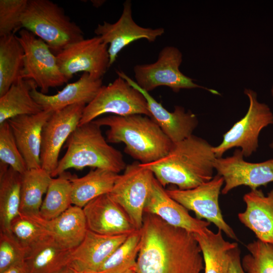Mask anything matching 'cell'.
<instances>
[{
  "instance_id": "obj_1",
  "label": "cell",
  "mask_w": 273,
  "mask_h": 273,
  "mask_svg": "<svg viewBox=\"0 0 273 273\" xmlns=\"http://www.w3.org/2000/svg\"><path fill=\"white\" fill-rule=\"evenodd\" d=\"M137 273H200L204 269L194 234L173 226L158 216L144 213Z\"/></svg>"
},
{
  "instance_id": "obj_2",
  "label": "cell",
  "mask_w": 273,
  "mask_h": 273,
  "mask_svg": "<svg viewBox=\"0 0 273 273\" xmlns=\"http://www.w3.org/2000/svg\"><path fill=\"white\" fill-rule=\"evenodd\" d=\"M213 148L205 139L192 134L173 143L161 159L141 165L150 170L164 188L172 184L180 190L191 189L213 178L216 158Z\"/></svg>"
},
{
  "instance_id": "obj_3",
  "label": "cell",
  "mask_w": 273,
  "mask_h": 273,
  "mask_svg": "<svg viewBox=\"0 0 273 273\" xmlns=\"http://www.w3.org/2000/svg\"><path fill=\"white\" fill-rule=\"evenodd\" d=\"M109 127L108 143L125 144V152L141 164H147L165 156L173 143L150 116L143 114L110 115L93 120Z\"/></svg>"
},
{
  "instance_id": "obj_4",
  "label": "cell",
  "mask_w": 273,
  "mask_h": 273,
  "mask_svg": "<svg viewBox=\"0 0 273 273\" xmlns=\"http://www.w3.org/2000/svg\"><path fill=\"white\" fill-rule=\"evenodd\" d=\"M101 127L94 121L78 125L66 142V152L52 177L70 168L79 170L91 167L117 173L124 170L127 165L122 154L108 144Z\"/></svg>"
},
{
  "instance_id": "obj_5",
  "label": "cell",
  "mask_w": 273,
  "mask_h": 273,
  "mask_svg": "<svg viewBox=\"0 0 273 273\" xmlns=\"http://www.w3.org/2000/svg\"><path fill=\"white\" fill-rule=\"evenodd\" d=\"M21 27L44 41L55 55L69 44L84 38L80 27L61 7L50 0H28Z\"/></svg>"
},
{
  "instance_id": "obj_6",
  "label": "cell",
  "mask_w": 273,
  "mask_h": 273,
  "mask_svg": "<svg viewBox=\"0 0 273 273\" xmlns=\"http://www.w3.org/2000/svg\"><path fill=\"white\" fill-rule=\"evenodd\" d=\"M249 107L244 116L236 122L223 135V139L213 150L216 158L233 148H240L244 157H249L259 147V136L261 130L273 124V113L269 107L257 100L256 92L245 88Z\"/></svg>"
},
{
  "instance_id": "obj_7",
  "label": "cell",
  "mask_w": 273,
  "mask_h": 273,
  "mask_svg": "<svg viewBox=\"0 0 273 273\" xmlns=\"http://www.w3.org/2000/svg\"><path fill=\"white\" fill-rule=\"evenodd\" d=\"M105 114H143L150 117L145 97L120 76L101 86L94 99L84 108L79 125L91 122Z\"/></svg>"
},
{
  "instance_id": "obj_8",
  "label": "cell",
  "mask_w": 273,
  "mask_h": 273,
  "mask_svg": "<svg viewBox=\"0 0 273 273\" xmlns=\"http://www.w3.org/2000/svg\"><path fill=\"white\" fill-rule=\"evenodd\" d=\"M183 54L174 46L164 47L154 63L134 66L135 82L142 89L149 93L157 87L165 86L177 93L182 89L203 88L215 95L217 91L196 84L194 79L179 70Z\"/></svg>"
},
{
  "instance_id": "obj_9",
  "label": "cell",
  "mask_w": 273,
  "mask_h": 273,
  "mask_svg": "<svg viewBox=\"0 0 273 273\" xmlns=\"http://www.w3.org/2000/svg\"><path fill=\"white\" fill-rule=\"evenodd\" d=\"M18 39L24 52L22 78L32 80L44 94L50 88L68 81L59 67L56 55L44 41L23 28L19 31Z\"/></svg>"
},
{
  "instance_id": "obj_10",
  "label": "cell",
  "mask_w": 273,
  "mask_h": 273,
  "mask_svg": "<svg viewBox=\"0 0 273 273\" xmlns=\"http://www.w3.org/2000/svg\"><path fill=\"white\" fill-rule=\"evenodd\" d=\"M155 176L139 161L127 165L109 194L124 210L136 230L143 224L144 208Z\"/></svg>"
},
{
  "instance_id": "obj_11",
  "label": "cell",
  "mask_w": 273,
  "mask_h": 273,
  "mask_svg": "<svg viewBox=\"0 0 273 273\" xmlns=\"http://www.w3.org/2000/svg\"><path fill=\"white\" fill-rule=\"evenodd\" d=\"M223 185V178L216 174L211 180L191 189L172 188L166 191L172 199L193 211L197 218L213 223L228 237L238 241L234 230L224 220L219 207V196Z\"/></svg>"
},
{
  "instance_id": "obj_12",
  "label": "cell",
  "mask_w": 273,
  "mask_h": 273,
  "mask_svg": "<svg viewBox=\"0 0 273 273\" xmlns=\"http://www.w3.org/2000/svg\"><path fill=\"white\" fill-rule=\"evenodd\" d=\"M56 56L59 67L68 80L81 72L102 79L109 68L108 45L99 36L70 44Z\"/></svg>"
},
{
  "instance_id": "obj_13",
  "label": "cell",
  "mask_w": 273,
  "mask_h": 273,
  "mask_svg": "<svg viewBox=\"0 0 273 273\" xmlns=\"http://www.w3.org/2000/svg\"><path fill=\"white\" fill-rule=\"evenodd\" d=\"M244 157L241 149H236L230 156L215 159L214 169L224 179L223 195L241 186L253 190L273 182V158L252 163L246 161Z\"/></svg>"
},
{
  "instance_id": "obj_14",
  "label": "cell",
  "mask_w": 273,
  "mask_h": 273,
  "mask_svg": "<svg viewBox=\"0 0 273 273\" xmlns=\"http://www.w3.org/2000/svg\"><path fill=\"white\" fill-rule=\"evenodd\" d=\"M86 106L83 104H75L55 111L43 127L41 167L51 176L58 166L61 149L78 126Z\"/></svg>"
},
{
  "instance_id": "obj_15",
  "label": "cell",
  "mask_w": 273,
  "mask_h": 273,
  "mask_svg": "<svg viewBox=\"0 0 273 273\" xmlns=\"http://www.w3.org/2000/svg\"><path fill=\"white\" fill-rule=\"evenodd\" d=\"M131 8V2L126 1L122 14L116 22L104 21L94 30L95 33L108 45L109 67L115 62L118 53L130 43L141 39L153 42L165 32L163 28L153 29L137 24L132 18Z\"/></svg>"
},
{
  "instance_id": "obj_16",
  "label": "cell",
  "mask_w": 273,
  "mask_h": 273,
  "mask_svg": "<svg viewBox=\"0 0 273 273\" xmlns=\"http://www.w3.org/2000/svg\"><path fill=\"white\" fill-rule=\"evenodd\" d=\"M118 76L125 79L145 97L151 117L165 134L173 143L180 142L193 134L198 125L196 115L191 111H186L183 107L176 106L174 111L166 110L149 93L142 89L135 81L121 70L116 71Z\"/></svg>"
},
{
  "instance_id": "obj_17",
  "label": "cell",
  "mask_w": 273,
  "mask_h": 273,
  "mask_svg": "<svg viewBox=\"0 0 273 273\" xmlns=\"http://www.w3.org/2000/svg\"><path fill=\"white\" fill-rule=\"evenodd\" d=\"M87 229L107 236L129 235L136 230L123 208L109 194L100 196L82 208Z\"/></svg>"
},
{
  "instance_id": "obj_18",
  "label": "cell",
  "mask_w": 273,
  "mask_h": 273,
  "mask_svg": "<svg viewBox=\"0 0 273 273\" xmlns=\"http://www.w3.org/2000/svg\"><path fill=\"white\" fill-rule=\"evenodd\" d=\"M144 213L155 214L168 224L193 234L204 233L211 223L192 216L187 209L169 196L156 178L146 202Z\"/></svg>"
},
{
  "instance_id": "obj_19",
  "label": "cell",
  "mask_w": 273,
  "mask_h": 273,
  "mask_svg": "<svg viewBox=\"0 0 273 273\" xmlns=\"http://www.w3.org/2000/svg\"><path fill=\"white\" fill-rule=\"evenodd\" d=\"M128 235L107 236L88 230L82 241L72 250L69 266L78 272H97Z\"/></svg>"
},
{
  "instance_id": "obj_20",
  "label": "cell",
  "mask_w": 273,
  "mask_h": 273,
  "mask_svg": "<svg viewBox=\"0 0 273 273\" xmlns=\"http://www.w3.org/2000/svg\"><path fill=\"white\" fill-rule=\"evenodd\" d=\"M53 112L43 110L22 115L8 121L27 169L41 168L40 151L43 127Z\"/></svg>"
},
{
  "instance_id": "obj_21",
  "label": "cell",
  "mask_w": 273,
  "mask_h": 273,
  "mask_svg": "<svg viewBox=\"0 0 273 273\" xmlns=\"http://www.w3.org/2000/svg\"><path fill=\"white\" fill-rule=\"evenodd\" d=\"M30 217L38 223L57 244L69 250L74 249L80 244L88 230L82 208L73 205L52 219H44L39 215Z\"/></svg>"
},
{
  "instance_id": "obj_22",
  "label": "cell",
  "mask_w": 273,
  "mask_h": 273,
  "mask_svg": "<svg viewBox=\"0 0 273 273\" xmlns=\"http://www.w3.org/2000/svg\"><path fill=\"white\" fill-rule=\"evenodd\" d=\"M102 85V79H96L87 73H83L78 80L68 84L56 94H44L35 87L31 95L43 110L54 112L75 104L87 105L94 99Z\"/></svg>"
},
{
  "instance_id": "obj_23",
  "label": "cell",
  "mask_w": 273,
  "mask_h": 273,
  "mask_svg": "<svg viewBox=\"0 0 273 273\" xmlns=\"http://www.w3.org/2000/svg\"><path fill=\"white\" fill-rule=\"evenodd\" d=\"M245 210L238 217L252 231L257 240L273 244V189L266 195L259 189L251 190L243 196Z\"/></svg>"
},
{
  "instance_id": "obj_24",
  "label": "cell",
  "mask_w": 273,
  "mask_h": 273,
  "mask_svg": "<svg viewBox=\"0 0 273 273\" xmlns=\"http://www.w3.org/2000/svg\"><path fill=\"white\" fill-rule=\"evenodd\" d=\"M35 87L32 80L21 78L0 97V124L19 115L35 114L43 110L31 95Z\"/></svg>"
},
{
  "instance_id": "obj_25",
  "label": "cell",
  "mask_w": 273,
  "mask_h": 273,
  "mask_svg": "<svg viewBox=\"0 0 273 273\" xmlns=\"http://www.w3.org/2000/svg\"><path fill=\"white\" fill-rule=\"evenodd\" d=\"M119 174L104 169L95 168L81 177L71 178L72 205L83 208L88 202L109 194Z\"/></svg>"
},
{
  "instance_id": "obj_26",
  "label": "cell",
  "mask_w": 273,
  "mask_h": 273,
  "mask_svg": "<svg viewBox=\"0 0 273 273\" xmlns=\"http://www.w3.org/2000/svg\"><path fill=\"white\" fill-rule=\"evenodd\" d=\"M72 250L49 237L27 252L25 261L30 273H58L69 266Z\"/></svg>"
},
{
  "instance_id": "obj_27",
  "label": "cell",
  "mask_w": 273,
  "mask_h": 273,
  "mask_svg": "<svg viewBox=\"0 0 273 273\" xmlns=\"http://www.w3.org/2000/svg\"><path fill=\"white\" fill-rule=\"evenodd\" d=\"M21 174L0 162V232L10 233L12 221L19 214Z\"/></svg>"
},
{
  "instance_id": "obj_28",
  "label": "cell",
  "mask_w": 273,
  "mask_h": 273,
  "mask_svg": "<svg viewBox=\"0 0 273 273\" xmlns=\"http://www.w3.org/2000/svg\"><path fill=\"white\" fill-rule=\"evenodd\" d=\"M24 52L18 36L0 37V97L21 77Z\"/></svg>"
},
{
  "instance_id": "obj_29",
  "label": "cell",
  "mask_w": 273,
  "mask_h": 273,
  "mask_svg": "<svg viewBox=\"0 0 273 273\" xmlns=\"http://www.w3.org/2000/svg\"><path fill=\"white\" fill-rule=\"evenodd\" d=\"M219 230L214 233L209 229L203 234H194L203 255L204 273H226L229 252L238 246L230 242Z\"/></svg>"
},
{
  "instance_id": "obj_30",
  "label": "cell",
  "mask_w": 273,
  "mask_h": 273,
  "mask_svg": "<svg viewBox=\"0 0 273 273\" xmlns=\"http://www.w3.org/2000/svg\"><path fill=\"white\" fill-rule=\"evenodd\" d=\"M52 178L41 167L27 169L21 174L20 213L28 216L39 214L43 196Z\"/></svg>"
},
{
  "instance_id": "obj_31",
  "label": "cell",
  "mask_w": 273,
  "mask_h": 273,
  "mask_svg": "<svg viewBox=\"0 0 273 273\" xmlns=\"http://www.w3.org/2000/svg\"><path fill=\"white\" fill-rule=\"evenodd\" d=\"M73 176L65 171L52 178L40 209V217L47 220L54 219L72 205Z\"/></svg>"
},
{
  "instance_id": "obj_32",
  "label": "cell",
  "mask_w": 273,
  "mask_h": 273,
  "mask_svg": "<svg viewBox=\"0 0 273 273\" xmlns=\"http://www.w3.org/2000/svg\"><path fill=\"white\" fill-rule=\"evenodd\" d=\"M140 230H136L128 235L105 261L97 273H123L134 268L140 248Z\"/></svg>"
},
{
  "instance_id": "obj_33",
  "label": "cell",
  "mask_w": 273,
  "mask_h": 273,
  "mask_svg": "<svg viewBox=\"0 0 273 273\" xmlns=\"http://www.w3.org/2000/svg\"><path fill=\"white\" fill-rule=\"evenodd\" d=\"M11 234L27 252L49 238L43 228L33 218L20 213L11 222Z\"/></svg>"
},
{
  "instance_id": "obj_34",
  "label": "cell",
  "mask_w": 273,
  "mask_h": 273,
  "mask_svg": "<svg viewBox=\"0 0 273 273\" xmlns=\"http://www.w3.org/2000/svg\"><path fill=\"white\" fill-rule=\"evenodd\" d=\"M246 248L249 253L241 260L246 273H273V244L257 240Z\"/></svg>"
},
{
  "instance_id": "obj_35",
  "label": "cell",
  "mask_w": 273,
  "mask_h": 273,
  "mask_svg": "<svg viewBox=\"0 0 273 273\" xmlns=\"http://www.w3.org/2000/svg\"><path fill=\"white\" fill-rule=\"evenodd\" d=\"M0 162L21 174L27 169L8 121L0 124Z\"/></svg>"
},
{
  "instance_id": "obj_36",
  "label": "cell",
  "mask_w": 273,
  "mask_h": 273,
  "mask_svg": "<svg viewBox=\"0 0 273 273\" xmlns=\"http://www.w3.org/2000/svg\"><path fill=\"white\" fill-rule=\"evenodd\" d=\"M28 0H0V37L21 27V18Z\"/></svg>"
},
{
  "instance_id": "obj_37",
  "label": "cell",
  "mask_w": 273,
  "mask_h": 273,
  "mask_svg": "<svg viewBox=\"0 0 273 273\" xmlns=\"http://www.w3.org/2000/svg\"><path fill=\"white\" fill-rule=\"evenodd\" d=\"M27 251L10 233L0 232V273L16 264L25 261Z\"/></svg>"
},
{
  "instance_id": "obj_38",
  "label": "cell",
  "mask_w": 273,
  "mask_h": 273,
  "mask_svg": "<svg viewBox=\"0 0 273 273\" xmlns=\"http://www.w3.org/2000/svg\"><path fill=\"white\" fill-rule=\"evenodd\" d=\"M226 273H246L241 263L240 250L238 247L228 253V263Z\"/></svg>"
},
{
  "instance_id": "obj_39",
  "label": "cell",
  "mask_w": 273,
  "mask_h": 273,
  "mask_svg": "<svg viewBox=\"0 0 273 273\" xmlns=\"http://www.w3.org/2000/svg\"><path fill=\"white\" fill-rule=\"evenodd\" d=\"M1 273H30L25 261L14 265Z\"/></svg>"
},
{
  "instance_id": "obj_40",
  "label": "cell",
  "mask_w": 273,
  "mask_h": 273,
  "mask_svg": "<svg viewBox=\"0 0 273 273\" xmlns=\"http://www.w3.org/2000/svg\"><path fill=\"white\" fill-rule=\"evenodd\" d=\"M58 273H76V272L73 269H72L71 267L68 266L64 268L63 269H62L61 271H60Z\"/></svg>"
},
{
  "instance_id": "obj_41",
  "label": "cell",
  "mask_w": 273,
  "mask_h": 273,
  "mask_svg": "<svg viewBox=\"0 0 273 273\" xmlns=\"http://www.w3.org/2000/svg\"><path fill=\"white\" fill-rule=\"evenodd\" d=\"M92 2L95 7H100L103 3V1H92Z\"/></svg>"
},
{
  "instance_id": "obj_42",
  "label": "cell",
  "mask_w": 273,
  "mask_h": 273,
  "mask_svg": "<svg viewBox=\"0 0 273 273\" xmlns=\"http://www.w3.org/2000/svg\"><path fill=\"white\" fill-rule=\"evenodd\" d=\"M123 273H137L134 268H130Z\"/></svg>"
},
{
  "instance_id": "obj_43",
  "label": "cell",
  "mask_w": 273,
  "mask_h": 273,
  "mask_svg": "<svg viewBox=\"0 0 273 273\" xmlns=\"http://www.w3.org/2000/svg\"><path fill=\"white\" fill-rule=\"evenodd\" d=\"M269 147L273 150V140L272 142L269 144Z\"/></svg>"
},
{
  "instance_id": "obj_44",
  "label": "cell",
  "mask_w": 273,
  "mask_h": 273,
  "mask_svg": "<svg viewBox=\"0 0 273 273\" xmlns=\"http://www.w3.org/2000/svg\"><path fill=\"white\" fill-rule=\"evenodd\" d=\"M270 92H271V96H272V97L273 98V84H272V87L271 88Z\"/></svg>"
},
{
  "instance_id": "obj_45",
  "label": "cell",
  "mask_w": 273,
  "mask_h": 273,
  "mask_svg": "<svg viewBox=\"0 0 273 273\" xmlns=\"http://www.w3.org/2000/svg\"><path fill=\"white\" fill-rule=\"evenodd\" d=\"M76 273H97V272H78L76 271Z\"/></svg>"
}]
</instances>
